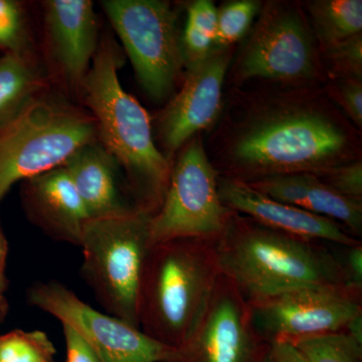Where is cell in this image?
Segmentation results:
<instances>
[{"label": "cell", "instance_id": "1", "mask_svg": "<svg viewBox=\"0 0 362 362\" xmlns=\"http://www.w3.org/2000/svg\"><path fill=\"white\" fill-rule=\"evenodd\" d=\"M216 250L221 274L249 303L301 288L347 285L339 256L322 243L272 230L233 211Z\"/></svg>", "mask_w": 362, "mask_h": 362}, {"label": "cell", "instance_id": "3", "mask_svg": "<svg viewBox=\"0 0 362 362\" xmlns=\"http://www.w3.org/2000/svg\"><path fill=\"white\" fill-rule=\"evenodd\" d=\"M221 272L216 240L176 239L150 247L138 297L140 330L176 349L190 337Z\"/></svg>", "mask_w": 362, "mask_h": 362}, {"label": "cell", "instance_id": "6", "mask_svg": "<svg viewBox=\"0 0 362 362\" xmlns=\"http://www.w3.org/2000/svg\"><path fill=\"white\" fill-rule=\"evenodd\" d=\"M346 138L325 117L312 112L285 114L257 126L235 147L240 165L268 176L311 173L330 168Z\"/></svg>", "mask_w": 362, "mask_h": 362}, {"label": "cell", "instance_id": "32", "mask_svg": "<svg viewBox=\"0 0 362 362\" xmlns=\"http://www.w3.org/2000/svg\"><path fill=\"white\" fill-rule=\"evenodd\" d=\"M6 243L4 235L0 230V296H2L6 289V277H4V269H6Z\"/></svg>", "mask_w": 362, "mask_h": 362}, {"label": "cell", "instance_id": "15", "mask_svg": "<svg viewBox=\"0 0 362 362\" xmlns=\"http://www.w3.org/2000/svg\"><path fill=\"white\" fill-rule=\"evenodd\" d=\"M44 7L52 58L66 83L82 89L99 47L94 4L90 0H49Z\"/></svg>", "mask_w": 362, "mask_h": 362}, {"label": "cell", "instance_id": "12", "mask_svg": "<svg viewBox=\"0 0 362 362\" xmlns=\"http://www.w3.org/2000/svg\"><path fill=\"white\" fill-rule=\"evenodd\" d=\"M244 78L293 81L314 71L313 45L306 26L294 11H280L259 23L242 62Z\"/></svg>", "mask_w": 362, "mask_h": 362}, {"label": "cell", "instance_id": "9", "mask_svg": "<svg viewBox=\"0 0 362 362\" xmlns=\"http://www.w3.org/2000/svg\"><path fill=\"white\" fill-rule=\"evenodd\" d=\"M28 297L35 308L77 333L101 362H163L171 350L139 328L93 308L57 281L35 283Z\"/></svg>", "mask_w": 362, "mask_h": 362}, {"label": "cell", "instance_id": "20", "mask_svg": "<svg viewBox=\"0 0 362 362\" xmlns=\"http://www.w3.org/2000/svg\"><path fill=\"white\" fill-rule=\"evenodd\" d=\"M311 14L317 35L328 47L361 35V0L315 1L312 4Z\"/></svg>", "mask_w": 362, "mask_h": 362}, {"label": "cell", "instance_id": "14", "mask_svg": "<svg viewBox=\"0 0 362 362\" xmlns=\"http://www.w3.org/2000/svg\"><path fill=\"white\" fill-rule=\"evenodd\" d=\"M228 64V54L218 49L188 69L182 89L166 107L159 123L162 143L169 153L214 122L221 108Z\"/></svg>", "mask_w": 362, "mask_h": 362}, {"label": "cell", "instance_id": "30", "mask_svg": "<svg viewBox=\"0 0 362 362\" xmlns=\"http://www.w3.org/2000/svg\"><path fill=\"white\" fill-rule=\"evenodd\" d=\"M66 342V362H101L97 354L77 333L63 326Z\"/></svg>", "mask_w": 362, "mask_h": 362}, {"label": "cell", "instance_id": "11", "mask_svg": "<svg viewBox=\"0 0 362 362\" xmlns=\"http://www.w3.org/2000/svg\"><path fill=\"white\" fill-rule=\"evenodd\" d=\"M268 346L247 300L221 274L199 325L163 362H262Z\"/></svg>", "mask_w": 362, "mask_h": 362}, {"label": "cell", "instance_id": "2", "mask_svg": "<svg viewBox=\"0 0 362 362\" xmlns=\"http://www.w3.org/2000/svg\"><path fill=\"white\" fill-rule=\"evenodd\" d=\"M110 37H104L82 86L98 137L127 173L136 209L151 214L165 197L173 166L157 149L148 113L119 80L122 56Z\"/></svg>", "mask_w": 362, "mask_h": 362}, {"label": "cell", "instance_id": "24", "mask_svg": "<svg viewBox=\"0 0 362 362\" xmlns=\"http://www.w3.org/2000/svg\"><path fill=\"white\" fill-rule=\"evenodd\" d=\"M30 35L23 6L0 0V49L4 54H30Z\"/></svg>", "mask_w": 362, "mask_h": 362}, {"label": "cell", "instance_id": "33", "mask_svg": "<svg viewBox=\"0 0 362 362\" xmlns=\"http://www.w3.org/2000/svg\"><path fill=\"white\" fill-rule=\"evenodd\" d=\"M344 330L356 341L362 343V314L352 319Z\"/></svg>", "mask_w": 362, "mask_h": 362}, {"label": "cell", "instance_id": "23", "mask_svg": "<svg viewBox=\"0 0 362 362\" xmlns=\"http://www.w3.org/2000/svg\"><path fill=\"white\" fill-rule=\"evenodd\" d=\"M258 4L251 0L230 2L218 11L214 47L221 49L242 39L258 11Z\"/></svg>", "mask_w": 362, "mask_h": 362}, {"label": "cell", "instance_id": "10", "mask_svg": "<svg viewBox=\"0 0 362 362\" xmlns=\"http://www.w3.org/2000/svg\"><path fill=\"white\" fill-rule=\"evenodd\" d=\"M249 305L254 327L263 339L292 343L344 330L362 314V290L347 285L315 286Z\"/></svg>", "mask_w": 362, "mask_h": 362}, {"label": "cell", "instance_id": "28", "mask_svg": "<svg viewBox=\"0 0 362 362\" xmlns=\"http://www.w3.org/2000/svg\"><path fill=\"white\" fill-rule=\"evenodd\" d=\"M340 99L343 107L354 119V122L362 125V86L357 78H350L340 88Z\"/></svg>", "mask_w": 362, "mask_h": 362}, {"label": "cell", "instance_id": "18", "mask_svg": "<svg viewBox=\"0 0 362 362\" xmlns=\"http://www.w3.org/2000/svg\"><path fill=\"white\" fill-rule=\"evenodd\" d=\"M116 160L102 144L93 141L78 150L64 164L90 218L129 211L117 185Z\"/></svg>", "mask_w": 362, "mask_h": 362}, {"label": "cell", "instance_id": "21", "mask_svg": "<svg viewBox=\"0 0 362 362\" xmlns=\"http://www.w3.org/2000/svg\"><path fill=\"white\" fill-rule=\"evenodd\" d=\"M291 344L305 362H362V343L345 330L304 338Z\"/></svg>", "mask_w": 362, "mask_h": 362}, {"label": "cell", "instance_id": "26", "mask_svg": "<svg viewBox=\"0 0 362 362\" xmlns=\"http://www.w3.org/2000/svg\"><path fill=\"white\" fill-rule=\"evenodd\" d=\"M328 54L335 68L361 77L362 40L361 35H354L328 47Z\"/></svg>", "mask_w": 362, "mask_h": 362}, {"label": "cell", "instance_id": "19", "mask_svg": "<svg viewBox=\"0 0 362 362\" xmlns=\"http://www.w3.org/2000/svg\"><path fill=\"white\" fill-rule=\"evenodd\" d=\"M45 86V76L30 54L0 57V126L42 94Z\"/></svg>", "mask_w": 362, "mask_h": 362}, {"label": "cell", "instance_id": "29", "mask_svg": "<svg viewBox=\"0 0 362 362\" xmlns=\"http://www.w3.org/2000/svg\"><path fill=\"white\" fill-rule=\"evenodd\" d=\"M344 256L339 257L347 285L362 290V244L344 247Z\"/></svg>", "mask_w": 362, "mask_h": 362}, {"label": "cell", "instance_id": "8", "mask_svg": "<svg viewBox=\"0 0 362 362\" xmlns=\"http://www.w3.org/2000/svg\"><path fill=\"white\" fill-rule=\"evenodd\" d=\"M218 180L201 143L192 142L173 166L165 197L151 216V247L176 239L218 240L230 214Z\"/></svg>", "mask_w": 362, "mask_h": 362}, {"label": "cell", "instance_id": "34", "mask_svg": "<svg viewBox=\"0 0 362 362\" xmlns=\"http://www.w3.org/2000/svg\"><path fill=\"white\" fill-rule=\"evenodd\" d=\"M4 312H6V301L4 297L0 296V319L4 316Z\"/></svg>", "mask_w": 362, "mask_h": 362}, {"label": "cell", "instance_id": "4", "mask_svg": "<svg viewBox=\"0 0 362 362\" xmlns=\"http://www.w3.org/2000/svg\"><path fill=\"white\" fill-rule=\"evenodd\" d=\"M92 115L39 95L0 126V201L16 183L61 168L96 141Z\"/></svg>", "mask_w": 362, "mask_h": 362}, {"label": "cell", "instance_id": "31", "mask_svg": "<svg viewBox=\"0 0 362 362\" xmlns=\"http://www.w3.org/2000/svg\"><path fill=\"white\" fill-rule=\"evenodd\" d=\"M262 362H305L296 347L289 342L269 343L265 356Z\"/></svg>", "mask_w": 362, "mask_h": 362}, {"label": "cell", "instance_id": "27", "mask_svg": "<svg viewBox=\"0 0 362 362\" xmlns=\"http://www.w3.org/2000/svg\"><path fill=\"white\" fill-rule=\"evenodd\" d=\"M218 23V11L213 2L197 0L188 9L187 25L214 40Z\"/></svg>", "mask_w": 362, "mask_h": 362}, {"label": "cell", "instance_id": "7", "mask_svg": "<svg viewBox=\"0 0 362 362\" xmlns=\"http://www.w3.org/2000/svg\"><path fill=\"white\" fill-rule=\"evenodd\" d=\"M136 77L152 99L168 96L183 64L175 11L159 0H103Z\"/></svg>", "mask_w": 362, "mask_h": 362}, {"label": "cell", "instance_id": "16", "mask_svg": "<svg viewBox=\"0 0 362 362\" xmlns=\"http://www.w3.org/2000/svg\"><path fill=\"white\" fill-rule=\"evenodd\" d=\"M28 218L52 239L80 246L90 216L64 166L23 181Z\"/></svg>", "mask_w": 362, "mask_h": 362}, {"label": "cell", "instance_id": "17", "mask_svg": "<svg viewBox=\"0 0 362 362\" xmlns=\"http://www.w3.org/2000/svg\"><path fill=\"white\" fill-rule=\"evenodd\" d=\"M247 183L276 201L329 218L339 225L342 223L356 239L361 237V202L337 194L315 173L268 176Z\"/></svg>", "mask_w": 362, "mask_h": 362}, {"label": "cell", "instance_id": "5", "mask_svg": "<svg viewBox=\"0 0 362 362\" xmlns=\"http://www.w3.org/2000/svg\"><path fill=\"white\" fill-rule=\"evenodd\" d=\"M151 216L133 209L89 218L78 246L83 250V275L99 303L110 315L137 328L140 284L151 247Z\"/></svg>", "mask_w": 362, "mask_h": 362}, {"label": "cell", "instance_id": "22", "mask_svg": "<svg viewBox=\"0 0 362 362\" xmlns=\"http://www.w3.org/2000/svg\"><path fill=\"white\" fill-rule=\"evenodd\" d=\"M54 356L44 331L14 330L0 337V362H54Z\"/></svg>", "mask_w": 362, "mask_h": 362}, {"label": "cell", "instance_id": "25", "mask_svg": "<svg viewBox=\"0 0 362 362\" xmlns=\"http://www.w3.org/2000/svg\"><path fill=\"white\" fill-rule=\"evenodd\" d=\"M315 175L337 194L352 201L361 202V162H354L349 165L338 166V168L330 166Z\"/></svg>", "mask_w": 362, "mask_h": 362}, {"label": "cell", "instance_id": "13", "mask_svg": "<svg viewBox=\"0 0 362 362\" xmlns=\"http://www.w3.org/2000/svg\"><path fill=\"white\" fill-rule=\"evenodd\" d=\"M218 185L221 201L228 211L245 214L266 228L339 247H351L361 243L337 221L276 201L246 181L223 177L218 180Z\"/></svg>", "mask_w": 362, "mask_h": 362}]
</instances>
